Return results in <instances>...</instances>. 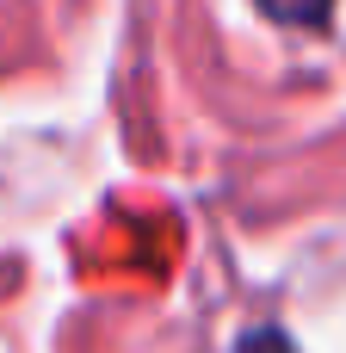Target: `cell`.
<instances>
[{"instance_id":"1","label":"cell","mask_w":346,"mask_h":353,"mask_svg":"<svg viewBox=\"0 0 346 353\" xmlns=\"http://www.w3.org/2000/svg\"><path fill=\"white\" fill-rule=\"evenodd\" d=\"M254 6L266 19H279V25H322L334 0H254Z\"/></svg>"},{"instance_id":"2","label":"cell","mask_w":346,"mask_h":353,"mask_svg":"<svg viewBox=\"0 0 346 353\" xmlns=\"http://www.w3.org/2000/svg\"><path fill=\"white\" fill-rule=\"evenodd\" d=\"M241 353H291V341H285L279 329H254V335L241 341Z\"/></svg>"}]
</instances>
